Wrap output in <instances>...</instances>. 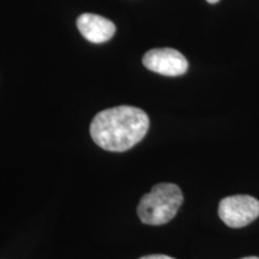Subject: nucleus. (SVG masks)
Instances as JSON below:
<instances>
[{
  "label": "nucleus",
  "instance_id": "1",
  "mask_svg": "<svg viewBox=\"0 0 259 259\" xmlns=\"http://www.w3.org/2000/svg\"><path fill=\"white\" fill-rule=\"evenodd\" d=\"M150 120L143 109L118 106L95 115L90 125L93 141L100 148L121 153L134 148L147 135Z\"/></svg>",
  "mask_w": 259,
  "mask_h": 259
},
{
  "label": "nucleus",
  "instance_id": "2",
  "mask_svg": "<svg viewBox=\"0 0 259 259\" xmlns=\"http://www.w3.org/2000/svg\"><path fill=\"white\" fill-rule=\"evenodd\" d=\"M183 200V192L176 184H157L139 202L138 218L145 225H164L177 215Z\"/></svg>",
  "mask_w": 259,
  "mask_h": 259
},
{
  "label": "nucleus",
  "instance_id": "3",
  "mask_svg": "<svg viewBox=\"0 0 259 259\" xmlns=\"http://www.w3.org/2000/svg\"><path fill=\"white\" fill-rule=\"evenodd\" d=\"M219 216L228 227L241 228L258 218L259 202L246 194L226 197L220 202Z\"/></svg>",
  "mask_w": 259,
  "mask_h": 259
},
{
  "label": "nucleus",
  "instance_id": "4",
  "mask_svg": "<svg viewBox=\"0 0 259 259\" xmlns=\"http://www.w3.org/2000/svg\"><path fill=\"white\" fill-rule=\"evenodd\" d=\"M143 64L148 70L162 76L177 77L189 69L186 58L173 48H155L144 54Z\"/></svg>",
  "mask_w": 259,
  "mask_h": 259
},
{
  "label": "nucleus",
  "instance_id": "5",
  "mask_svg": "<svg viewBox=\"0 0 259 259\" xmlns=\"http://www.w3.org/2000/svg\"><path fill=\"white\" fill-rule=\"evenodd\" d=\"M77 28L93 44L107 42L115 34V25L112 21L94 14L80 15L77 19Z\"/></svg>",
  "mask_w": 259,
  "mask_h": 259
},
{
  "label": "nucleus",
  "instance_id": "6",
  "mask_svg": "<svg viewBox=\"0 0 259 259\" xmlns=\"http://www.w3.org/2000/svg\"><path fill=\"white\" fill-rule=\"evenodd\" d=\"M139 259H176V258H171L169 255H164V254H150V255H145V257H142Z\"/></svg>",
  "mask_w": 259,
  "mask_h": 259
},
{
  "label": "nucleus",
  "instance_id": "7",
  "mask_svg": "<svg viewBox=\"0 0 259 259\" xmlns=\"http://www.w3.org/2000/svg\"><path fill=\"white\" fill-rule=\"evenodd\" d=\"M206 2L210 3V4H216V3L220 2V0H206Z\"/></svg>",
  "mask_w": 259,
  "mask_h": 259
},
{
  "label": "nucleus",
  "instance_id": "8",
  "mask_svg": "<svg viewBox=\"0 0 259 259\" xmlns=\"http://www.w3.org/2000/svg\"><path fill=\"white\" fill-rule=\"evenodd\" d=\"M241 259H259L258 257H246V258H241Z\"/></svg>",
  "mask_w": 259,
  "mask_h": 259
}]
</instances>
